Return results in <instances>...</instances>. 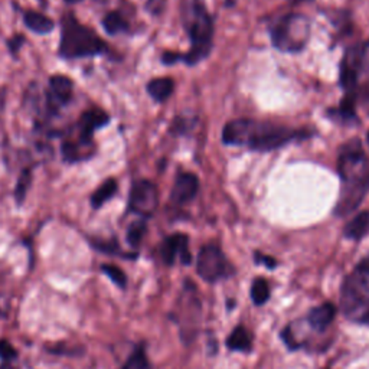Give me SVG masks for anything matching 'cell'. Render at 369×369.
Here are the masks:
<instances>
[{
  "label": "cell",
  "mask_w": 369,
  "mask_h": 369,
  "mask_svg": "<svg viewBox=\"0 0 369 369\" xmlns=\"http://www.w3.org/2000/svg\"><path fill=\"white\" fill-rule=\"evenodd\" d=\"M312 133L273 123L254 120H232L223 130V141L228 146H247L251 151L270 152L290 141L307 139Z\"/></svg>",
  "instance_id": "1"
},
{
  "label": "cell",
  "mask_w": 369,
  "mask_h": 369,
  "mask_svg": "<svg viewBox=\"0 0 369 369\" xmlns=\"http://www.w3.org/2000/svg\"><path fill=\"white\" fill-rule=\"evenodd\" d=\"M181 19L190 41L189 53L182 55V61L196 65L212 51L214 22L202 0H182Z\"/></svg>",
  "instance_id": "2"
},
{
  "label": "cell",
  "mask_w": 369,
  "mask_h": 369,
  "mask_svg": "<svg viewBox=\"0 0 369 369\" xmlns=\"http://www.w3.org/2000/svg\"><path fill=\"white\" fill-rule=\"evenodd\" d=\"M340 312L348 321L369 326V256L361 260L343 281Z\"/></svg>",
  "instance_id": "3"
},
{
  "label": "cell",
  "mask_w": 369,
  "mask_h": 369,
  "mask_svg": "<svg viewBox=\"0 0 369 369\" xmlns=\"http://www.w3.org/2000/svg\"><path fill=\"white\" fill-rule=\"evenodd\" d=\"M107 45L98 34L80 23L72 13L65 15L61 22L60 57L64 60H80L102 55Z\"/></svg>",
  "instance_id": "4"
},
{
  "label": "cell",
  "mask_w": 369,
  "mask_h": 369,
  "mask_svg": "<svg viewBox=\"0 0 369 369\" xmlns=\"http://www.w3.org/2000/svg\"><path fill=\"white\" fill-rule=\"evenodd\" d=\"M337 172L343 181V188L335 207V215L347 216L361 205L369 192V160L365 158Z\"/></svg>",
  "instance_id": "5"
},
{
  "label": "cell",
  "mask_w": 369,
  "mask_h": 369,
  "mask_svg": "<svg viewBox=\"0 0 369 369\" xmlns=\"http://www.w3.org/2000/svg\"><path fill=\"white\" fill-rule=\"evenodd\" d=\"M273 45L281 53H300L310 38L307 16L290 13L280 18L270 29Z\"/></svg>",
  "instance_id": "6"
},
{
  "label": "cell",
  "mask_w": 369,
  "mask_h": 369,
  "mask_svg": "<svg viewBox=\"0 0 369 369\" xmlns=\"http://www.w3.org/2000/svg\"><path fill=\"white\" fill-rule=\"evenodd\" d=\"M196 272H198L200 277H202L205 281L216 283L219 280L230 279L231 276H234L235 268L218 245L207 244L198 254Z\"/></svg>",
  "instance_id": "7"
},
{
  "label": "cell",
  "mask_w": 369,
  "mask_h": 369,
  "mask_svg": "<svg viewBox=\"0 0 369 369\" xmlns=\"http://www.w3.org/2000/svg\"><path fill=\"white\" fill-rule=\"evenodd\" d=\"M159 205L158 186L151 181H137L133 183L129 195V211L143 216L151 218Z\"/></svg>",
  "instance_id": "8"
},
{
  "label": "cell",
  "mask_w": 369,
  "mask_h": 369,
  "mask_svg": "<svg viewBox=\"0 0 369 369\" xmlns=\"http://www.w3.org/2000/svg\"><path fill=\"white\" fill-rule=\"evenodd\" d=\"M365 58V46L355 45L349 48L340 64V85L345 90V95H356L361 71Z\"/></svg>",
  "instance_id": "9"
},
{
  "label": "cell",
  "mask_w": 369,
  "mask_h": 369,
  "mask_svg": "<svg viewBox=\"0 0 369 369\" xmlns=\"http://www.w3.org/2000/svg\"><path fill=\"white\" fill-rule=\"evenodd\" d=\"M110 123V116L100 110V109H91L87 110L78 123V144H81L85 149H90L92 137L95 130L103 129Z\"/></svg>",
  "instance_id": "10"
},
{
  "label": "cell",
  "mask_w": 369,
  "mask_h": 369,
  "mask_svg": "<svg viewBox=\"0 0 369 369\" xmlns=\"http://www.w3.org/2000/svg\"><path fill=\"white\" fill-rule=\"evenodd\" d=\"M160 256L166 265H174L179 257L181 263L188 265L192 261V254L189 251V238L185 234H174L162 242Z\"/></svg>",
  "instance_id": "11"
},
{
  "label": "cell",
  "mask_w": 369,
  "mask_h": 369,
  "mask_svg": "<svg viewBox=\"0 0 369 369\" xmlns=\"http://www.w3.org/2000/svg\"><path fill=\"white\" fill-rule=\"evenodd\" d=\"M74 83L65 76H54L49 78V88L46 91V104L53 113L65 107L72 97Z\"/></svg>",
  "instance_id": "12"
},
{
  "label": "cell",
  "mask_w": 369,
  "mask_h": 369,
  "mask_svg": "<svg viewBox=\"0 0 369 369\" xmlns=\"http://www.w3.org/2000/svg\"><path fill=\"white\" fill-rule=\"evenodd\" d=\"M200 190V179L196 175L185 172V174L178 175L175 179L174 188H172L170 201L176 205H183L190 202L196 193Z\"/></svg>",
  "instance_id": "13"
},
{
  "label": "cell",
  "mask_w": 369,
  "mask_h": 369,
  "mask_svg": "<svg viewBox=\"0 0 369 369\" xmlns=\"http://www.w3.org/2000/svg\"><path fill=\"white\" fill-rule=\"evenodd\" d=\"M336 312L337 310L335 305L326 302L310 310V313L307 314V322L312 329L317 332H325L330 326V323L335 321Z\"/></svg>",
  "instance_id": "14"
},
{
  "label": "cell",
  "mask_w": 369,
  "mask_h": 369,
  "mask_svg": "<svg viewBox=\"0 0 369 369\" xmlns=\"http://www.w3.org/2000/svg\"><path fill=\"white\" fill-rule=\"evenodd\" d=\"M23 22L32 32L39 34V35L51 34L55 29V22L51 18H48L42 13H38L35 11L25 12Z\"/></svg>",
  "instance_id": "15"
},
{
  "label": "cell",
  "mask_w": 369,
  "mask_h": 369,
  "mask_svg": "<svg viewBox=\"0 0 369 369\" xmlns=\"http://www.w3.org/2000/svg\"><path fill=\"white\" fill-rule=\"evenodd\" d=\"M228 349L247 354L253 349V335L244 326H237L227 339Z\"/></svg>",
  "instance_id": "16"
},
{
  "label": "cell",
  "mask_w": 369,
  "mask_h": 369,
  "mask_svg": "<svg viewBox=\"0 0 369 369\" xmlns=\"http://www.w3.org/2000/svg\"><path fill=\"white\" fill-rule=\"evenodd\" d=\"M368 231H369V211H363L359 212L356 216H354L345 225L343 235L349 239L359 241L368 234Z\"/></svg>",
  "instance_id": "17"
},
{
  "label": "cell",
  "mask_w": 369,
  "mask_h": 369,
  "mask_svg": "<svg viewBox=\"0 0 369 369\" xmlns=\"http://www.w3.org/2000/svg\"><path fill=\"white\" fill-rule=\"evenodd\" d=\"M175 90V83L172 78H156L147 84V92L158 103L166 102Z\"/></svg>",
  "instance_id": "18"
},
{
  "label": "cell",
  "mask_w": 369,
  "mask_h": 369,
  "mask_svg": "<svg viewBox=\"0 0 369 369\" xmlns=\"http://www.w3.org/2000/svg\"><path fill=\"white\" fill-rule=\"evenodd\" d=\"M118 185L116 179H109L106 181L100 188H98L92 195H91V207L94 209H100L106 202H109L113 196L117 193Z\"/></svg>",
  "instance_id": "19"
},
{
  "label": "cell",
  "mask_w": 369,
  "mask_h": 369,
  "mask_svg": "<svg viewBox=\"0 0 369 369\" xmlns=\"http://www.w3.org/2000/svg\"><path fill=\"white\" fill-rule=\"evenodd\" d=\"M103 28L109 35H118L129 31V23L118 12H109L103 19Z\"/></svg>",
  "instance_id": "20"
},
{
  "label": "cell",
  "mask_w": 369,
  "mask_h": 369,
  "mask_svg": "<svg viewBox=\"0 0 369 369\" xmlns=\"http://www.w3.org/2000/svg\"><path fill=\"white\" fill-rule=\"evenodd\" d=\"M120 369H153L152 363L149 362V358L146 355V347L143 343L134 348L126 363Z\"/></svg>",
  "instance_id": "21"
},
{
  "label": "cell",
  "mask_w": 369,
  "mask_h": 369,
  "mask_svg": "<svg viewBox=\"0 0 369 369\" xmlns=\"http://www.w3.org/2000/svg\"><path fill=\"white\" fill-rule=\"evenodd\" d=\"M31 182H32V172L29 169L22 170L15 188V200L19 207L25 202V200H27V193L31 186Z\"/></svg>",
  "instance_id": "22"
},
{
  "label": "cell",
  "mask_w": 369,
  "mask_h": 369,
  "mask_svg": "<svg viewBox=\"0 0 369 369\" xmlns=\"http://www.w3.org/2000/svg\"><path fill=\"white\" fill-rule=\"evenodd\" d=\"M251 299L256 306H261L270 299V284L267 280L258 277L251 284Z\"/></svg>",
  "instance_id": "23"
},
{
  "label": "cell",
  "mask_w": 369,
  "mask_h": 369,
  "mask_svg": "<svg viewBox=\"0 0 369 369\" xmlns=\"http://www.w3.org/2000/svg\"><path fill=\"white\" fill-rule=\"evenodd\" d=\"M146 231H147V224H146V219H139V221H134V223L129 227L127 230V242L132 249H137L139 245L141 244L143 241V237L146 235Z\"/></svg>",
  "instance_id": "24"
},
{
  "label": "cell",
  "mask_w": 369,
  "mask_h": 369,
  "mask_svg": "<svg viewBox=\"0 0 369 369\" xmlns=\"http://www.w3.org/2000/svg\"><path fill=\"white\" fill-rule=\"evenodd\" d=\"M102 272L121 290L127 287V276L123 270L114 264H102Z\"/></svg>",
  "instance_id": "25"
},
{
  "label": "cell",
  "mask_w": 369,
  "mask_h": 369,
  "mask_svg": "<svg viewBox=\"0 0 369 369\" xmlns=\"http://www.w3.org/2000/svg\"><path fill=\"white\" fill-rule=\"evenodd\" d=\"M91 247L95 249L97 251H100L103 254H109V256H123L121 250H120V245L117 242L116 238L113 239H91ZM125 257V256H123Z\"/></svg>",
  "instance_id": "26"
},
{
  "label": "cell",
  "mask_w": 369,
  "mask_h": 369,
  "mask_svg": "<svg viewBox=\"0 0 369 369\" xmlns=\"http://www.w3.org/2000/svg\"><path fill=\"white\" fill-rule=\"evenodd\" d=\"M18 358V351L13 348L11 342L6 339H0V359L4 362H12Z\"/></svg>",
  "instance_id": "27"
},
{
  "label": "cell",
  "mask_w": 369,
  "mask_h": 369,
  "mask_svg": "<svg viewBox=\"0 0 369 369\" xmlns=\"http://www.w3.org/2000/svg\"><path fill=\"white\" fill-rule=\"evenodd\" d=\"M254 258H256V263H257V264L265 265V267L270 268V270L277 267V260L273 258L272 256H265V254H263V253H256Z\"/></svg>",
  "instance_id": "28"
},
{
  "label": "cell",
  "mask_w": 369,
  "mask_h": 369,
  "mask_svg": "<svg viewBox=\"0 0 369 369\" xmlns=\"http://www.w3.org/2000/svg\"><path fill=\"white\" fill-rule=\"evenodd\" d=\"M23 43H25V36H22V35H15L13 38H11L8 41V46H9L11 54L16 55L19 53V49L23 46Z\"/></svg>",
  "instance_id": "29"
},
{
  "label": "cell",
  "mask_w": 369,
  "mask_h": 369,
  "mask_svg": "<svg viewBox=\"0 0 369 369\" xmlns=\"http://www.w3.org/2000/svg\"><path fill=\"white\" fill-rule=\"evenodd\" d=\"M178 61H182V55L175 54V53H165L163 57H162V62L165 65H174Z\"/></svg>",
  "instance_id": "30"
},
{
  "label": "cell",
  "mask_w": 369,
  "mask_h": 369,
  "mask_svg": "<svg viewBox=\"0 0 369 369\" xmlns=\"http://www.w3.org/2000/svg\"><path fill=\"white\" fill-rule=\"evenodd\" d=\"M0 369H18V368L13 366L11 362H4V363H0Z\"/></svg>",
  "instance_id": "31"
},
{
  "label": "cell",
  "mask_w": 369,
  "mask_h": 369,
  "mask_svg": "<svg viewBox=\"0 0 369 369\" xmlns=\"http://www.w3.org/2000/svg\"><path fill=\"white\" fill-rule=\"evenodd\" d=\"M67 4H77V2H81V0H65Z\"/></svg>",
  "instance_id": "32"
},
{
  "label": "cell",
  "mask_w": 369,
  "mask_h": 369,
  "mask_svg": "<svg viewBox=\"0 0 369 369\" xmlns=\"http://www.w3.org/2000/svg\"><path fill=\"white\" fill-rule=\"evenodd\" d=\"M366 141H368V144H369V132H368V136H366Z\"/></svg>",
  "instance_id": "33"
},
{
  "label": "cell",
  "mask_w": 369,
  "mask_h": 369,
  "mask_svg": "<svg viewBox=\"0 0 369 369\" xmlns=\"http://www.w3.org/2000/svg\"><path fill=\"white\" fill-rule=\"evenodd\" d=\"M41 2H43V0H41Z\"/></svg>",
  "instance_id": "34"
}]
</instances>
